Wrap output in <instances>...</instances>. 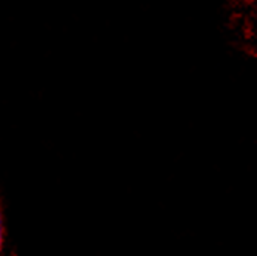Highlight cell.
Returning <instances> with one entry per match:
<instances>
[{
  "label": "cell",
  "mask_w": 257,
  "mask_h": 256,
  "mask_svg": "<svg viewBox=\"0 0 257 256\" xmlns=\"http://www.w3.org/2000/svg\"><path fill=\"white\" fill-rule=\"evenodd\" d=\"M4 245V221H2V212H0V250Z\"/></svg>",
  "instance_id": "6da1fadb"
}]
</instances>
